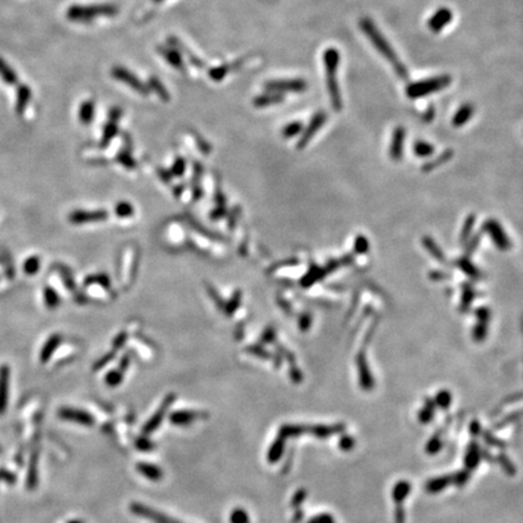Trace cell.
<instances>
[{
	"label": "cell",
	"instance_id": "obj_11",
	"mask_svg": "<svg viewBox=\"0 0 523 523\" xmlns=\"http://www.w3.org/2000/svg\"><path fill=\"white\" fill-rule=\"evenodd\" d=\"M453 18L452 11L448 8H441L435 12L428 22L429 29L433 33H440L444 27L448 26Z\"/></svg>",
	"mask_w": 523,
	"mask_h": 523
},
{
	"label": "cell",
	"instance_id": "obj_51",
	"mask_svg": "<svg viewBox=\"0 0 523 523\" xmlns=\"http://www.w3.org/2000/svg\"><path fill=\"white\" fill-rule=\"evenodd\" d=\"M471 431H472V433H474V431H475L476 434H478V431H480V425H478L477 422H474L471 424Z\"/></svg>",
	"mask_w": 523,
	"mask_h": 523
},
{
	"label": "cell",
	"instance_id": "obj_35",
	"mask_svg": "<svg viewBox=\"0 0 523 523\" xmlns=\"http://www.w3.org/2000/svg\"><path fill=\"white\" fill-rule=\"evenodd\" d=\"M302 128H303L302 123H297V121H296V123H292V124L287 125V126L284 128L283 133H284L285 137H287V138H289V137H294V136H296V134H298L300 131H302Z\"/></svg>",
	"mask_w": 523,
	"mask_h": 523
},
{
	"label": "cell",
	"instance_id": "obj_37",
	"mask_svg": "<svg viewBox=\"0 0 523 523\" xmlns=\"http://www.w3.org/2000/svg\"><path fill=\"white\" fill-rule=\"evenodd\" d=\"M123 380V373L120 371H112L109 372L106 377V381H107L108 385L111 387H115V385L120 384V381Z\"/></svg>",
	"mask_w": 523,
	"mask_h": 523
},
{
	"label": "cell",
	"instance_id": "obj_40",
	"mask_svg": "<svg viewBox=\"0 0 523 523\" xmlns=\"http://www.w3.org/2000/svg\"><path fill=\"white\" fill-rule=\"evenodd\" d=\"M436 403L440 407H442V408H447L450 403L449 393H447V391H442V393L438 394L436 397Z\"/></svg>",
	"mask_w": 523,
	"mask_h": 523
},
{
	"label": "cell",
	"instance_id": "obj_53",
	"mask_svg": "<svg viewBox=\"0 0 523 523\" xmlns=\"http://www.w3.org/2000/svg\"><path fill=\"white\" fill-rule=\"evenodd\" d=\"M153 2H155V3H160V2H162V0H153Z\"/></svg>",
	"mask_w": 523,
	"mask_h": 523
},
{
	"label": "cell",
	"instance_id": "obj_24",
	"mask_svg": "<svg viewBox=\"0 0 523 523\" xmlns=\"http://www.w3.org/2000/svg\"><path fill=\"white\" fill-rule=\"evenodd\" d=\"M285 443H286V440L283 437L277 436L275 438V441L272 442L270 448L268 450V462L269 463H276L278 459L283 457V453L285 450Z\"/></svg>",
	"mask_w": 523,
	"mask_h": 523
},
{
	"label": "cell",
	"instance_id": "obj_30",
	"mask_svg": "<svg viewBox=\"0 0 523 523\" xmlns=\"http://www.w3.org/2000/svg\"><path fill=\"white\" fill-rule=\"evenodd\" d=\"M44 302L50 309H56L59 305V296L52 287L46 286L44 289Z\"/></svg>",
	"mask_w": 523,
	"mask_h": 523
},
{
	"label": "cell",
	"instance_id": "obj_17",
	"mask_svg": "<svg viewBox=\"0 0 523 523\" xmlns=\"http://www.w3.org/2000/svg\"><path fill=\"white\" fill-rule=\"evenodd\" d=\"M137 471L150 481H160L164 477V472L158 465L150 463H138L136 466Z\"/></svg>",
	"mask_w": 523,
	"mask_h": 523
},
{
	"label": "cell",
	"instance_id": "obj_16",
	"mask_svg": "<svg viewBox=\"0 0 523 523\" xmlns=\"http://www.w3.org/2000/svg\"><path fill=\"white\" fill-rule=\"evenodd\" d=\"M62 342V337L59 334H52L48 338L45 344H44L42 347V352H40V362L46 363L49 362V360L51 359V356L54 355L56 349L59 346V344Z\"/></svg>",
	"mask_w": 523,
	"mask_h": 523
},
{
	"label": "cell",
	"instance_id": "obj_20",
	"mask_svg": "<svg viewBox=\"0 0 523 523\" xmlns=\"http://www.w3.org/2000/svg\"><path fill=\"white\" fill-rule=\"evenodd\" d=\"M474 112H475V108L471 103H465V104L460 106V108L457 111L456 114H454L452 124L456 127L463 126V125L468 123L470 119H471Z\"/></svg>",
	"mask_w": 523,
	"mask_h": 523
},
{
	"label": "cell",
	"instance_id": "obj_14",
	"mask_svg": "<svg viewBox=\"0 0 523 523\" xmlns=\"http://www.w3.org/2000/svg\"><path fill=\"white\" fill-rule=\"evenodd\" d=\"M107 217L104 211H74L69 215V221L74 224H83L86 222L102 221Z\"/></svg>",
	"mask_w": 523,
	"mask_h": 523
},
{
	"label": "cell",
	"instance_id": "obj_21",
	"mask_svg": "<svg viewBox=\"0 0 523 523\" xmlns=\"http://www.w3.org/2000/svg\"><path fill=\"white\" fill-rule=\"evenodd\" d=\"M308 433V425H293V424H285L278 429L277 436L285 438L290 437H298L300 435Z\"/></svg>",
	"mask_w": 523,
	"mask_h": 523
},
{
	"label": "cell",
	"instance_id": "obj_28",
	"mask_svg": "<svg viewBox=\"0 0 523 523\" xmlns=\"http://www.w3.org/2000/svg\"><path fill=\"white\" fill-rule=\"evenodd\" d=\"M409 492H411V483L409 482L400 481L399 483H396V486L393 490V498L396 504L402 503L409 494Z\"/></svg>",
	"mask_w": 523,
	"mask_h": 523
},
{
	"label": "cell",
	"instance_id": "obj_29",
	"mask_svg": "<svg viewBox=\"0 0 523 523\" xmlns=\"http://www.w3.org/2000/svg\"><path fill=\"white\" fill-rule=\"evenodd\" d=\"M480 458H481V453H480V450H478L477 444L471 443L470 444L468 453H466V458H465V463H466V466H468V469H475L476 466H477L478 462H480Z\"/></svg>",
	"mask_w": 523,
	"mask_h": 523
},
{
	"label": "cell",
	"instance_id": "obj_49",
	"mask_svg": "<svg viewBox=\"0 0 523 523\" xmlns=\"http://www.w3.org/2000/svg\"><path fill=\"white\" fill-rule=\"evenodd\" d=\"M484 438H486V441H487V442L490 443V444H493V446H497V447H503V443L500 442L499 440H497V438L492 437L491 435L488 434V433L484 434Z\"/></svg>",
	"mask_w": 523,
	"mask_h": 523
},
{
	"label": "cell",
	"instance_id": "obj_18",
	"mask_svg": "<svg viewBox=\"0 0 523 523\" xmlns=\"http://www.w3.org/2000/svg\"><path fill=\"white\" fill-rule=\"evenodd\" d=\"M32 98V90L26 84H21L16 91V112L17 114H22L26 111L28 103Z\"/></svg>",
	"mask_w": 523,
	"mask_h": 523
},
{
	"label": "cell",
	"instance_id": "obj_3",
	"mask_svg": "<svg viewBox=\"0 0 523 523\" xmlns=\"http://www.w3.org/2000/svg\"><path fill=\"white\" fill-rule=\"evenodd\" d=\"M118 14V8L112 4H98V5H73L67 10L65 16L72 22L79 23H90L93 18L99 16H115Z\"/></svg>",
	"mask_w": 523,
	"mask_h": 523
},
{
	"label": "cell",
	"instance_id": "obj_45",
	"mask_svg": "<svg viewBox=\"0 0 523 523\" xmlns=\"http://www.w3.org/2000/svg\"><path fill=\"white\" fill-rule=\"evenodd\" d=\"M419 419L423 423H428L433 419V407H427L419 413Z\"/></svg>",
	"mask_w": 523,
	"mask_h": 523
},
{
	"label": "cell",
	"instance_id": "obj_19",
	"mask_svg": "<svg viewBox=\"0 0 523 523\" xmlns=\"http://www.w3.org/2000/svg\"><path fill=\"white\" fill-rule=\"evenodd\" d=\"M284 101V95L278 92H272V91H268L264 95L257 96L255 99H253V104L256 106L257 108H265L269 107V106L277 104V103Z\"/></svg>",
	"mask_w": 523,
	"mask_h": 523
},
{
	"label": "cell",
	"instance_id": "obj_48",
	"mask_svg": "<svg viewBox=\"0 0 523 523\" xmlns=\"http://www.w3.org/2000/svg\"><path fill=\"white\" fill-rule=\"evenodd\" d=\"M395 517H396V523L405 522V513H403V509H402V506H401V504H397Z\"/></svg>",
	"mask_w": 523,
	"mask_h": 523
},
{
	"label": "cell",
	"instance_id": "obj_31",
	"mask_svg": "<svg viewBox=\"0 0 523 523\" xmlns=\"http://www.w3.org/2000/svg\"><path fill=\"white\" fill-rule=\"evenodd\" d=\"M149 87L158 93V96L160 97L162 101H170V93L167 92V90L165 89L164 85L161 84V81L158 79L156 77H152L149 79Z\"/></svg>",
	"mask_w": 523,
	"mask_h": 523
},
{
	"label": "cell",
	"instance_id": "obj_6",
	"mask_svg": "<svg viewBox=\"0 0 523 523\" xmlns=\"http://www.w3.org/2000/svg\"><path fill=\"white\" fill-rule=\"evenodd\" d=\"M112 75L114 79H117L121 83L126 84L131 89L137 91L141 95H148L149 87H147L145 84L141 81L136 75L131 73L130 71L125 69L123 67H114L112 69Z\"/></svg>",
	"mask_w": 523,
	"mask_h": 523
},
{
	"label": "cell",
	"instance_id": "obj_32",
	"mask_svg": "<svg viewBox=\"0 0 523 523\" xmlns=\"http://www.w3.org/2000/svg\"><path fill=\"white\" fill-rule=\"evenodd\" d=\"M40 269V258L37 256H32L29 258L26 259L23 264V270L27 275L32 276V275H36Z\"/></svg>",
	"mask_w": 523,
	"mask_h": 523
},
{
	"label": "cell",
	"instance_id": "obj_15",
	"mask_svg": "<svg viewBox=\"0 0 523 523\" xmlns=\"http://www.w3.org/2000/svg\"><path fill=\"white\" fill-rule=\"evenodd\" d=\"M345 430L344 424H336V425H314L310 427L308 425V433L312 434L318 438H327L332 435L340 434Z\"/></svg>",
	"mask_w": 523,
	"mask_h": 523
},
{
	"label": "cell",
	"instance_id": "obj_13",
	"mask_svg": "<svg viewBox=\"0 0 523 523\" xmlns=\"http://www.w3.org/2000/svg\"><path fill=\"white\" fill-rule=\"evenodd\" d=\"M121 117V109L119 108H113L111 113H109V121L108 124L106 125L104 131H103V137H102V147L107 146L113 137L115 136V133L118 132V120Z\"/></svg>",
	"mask_w": 523,
	"mask_h": 523
},
{
	"label": "cell",
	"instance_id": "obj_12",
	"mask_svg": "<svg viewBox=\"0 0 523 523\" xmlns=\"http://www.w3.org/2000/svg\"><path fill=\"white\" fill-rule=\"evenodd\" d=\"M10 373V368L8 365H3L0 367V414L5 412L6 406H8Z\"/></svg>",
	"mask_w": 523,
	"mask_h": 523
},
{
	"label": "cell",
	"instance_id": "obj_10",
	"mask_svg": "<svg viewBox=\"0 0 523 523\" xmlns=\"http://www.w3.org/2000/svg\"><path fill=\"white\" fill-rule=\"evenodd\" d=\"M327 120V114L325 112H319L312 117L311 121L309 123V126L305 128L304 133H303L302 138L298 142V148H304V147L308 145V142L312 138V136L318 132L320 128L324 126V124Z\"/></svg>",
	"mask_w": 523,
	"mask_h": 523
},
{
	"label": "cell",
	"instance_id": "obj_5",
	"mask_svg": "<svg viewBox=\"0 0 523 523\" xmlns=\"http://www.w3.org/2000/svg\"><path fill=\"white\" fill-rule=\"evenodd\" d=\"M265 89L272 92H304L308 89V83L304 79L271 80L265 84Z\"/></svg>",
	"mask_w": 523,
	"mask_h": 523
},
{
	"label": "cell",
	"instance_id": "obj_41",
	"mask_svg": "<svg viewBox=\"0 0 523 523\" xmlns=\"http://www.w3.org/2000/svg\"><path fill=\"white\" fill-rule=\"evenodd\" d=\"M355 446V440L352 436H343L339 440V447L343 450H350Z\"/></svg>",
	"mask_w": 523,
	"mask_h": 523
},
{
	"label": "cell",
	"instance_id": "obj_8",
	"mask_svg": "<svg viewBox=\"0 0 523 523\" xmlns=\"http://www.w3.org/2000/svg\"><path fill=\"white\" fill-rule=\"evenodd\" d=\"M59 418L64 419V421H71L74 423H79L81 425H85V427H91V425L95 424V418L83 409H77V408H71V407H63L58 411Z\"/></svg>",
	"mask_w": 523,
	"mask_h": 523
},
{
	"label": "cell",
	"instance_id": "obj_7",
	"mask_svg": "<svg viewBox=\"0 0 523 523\" xmlns=\"http://www.w3.org/2000/svg\"><path fill=\"white\" fill-rule=\"evenodd\" d=\"M175 400H176V395H173V394H170V395L165 397V400L162 401L161 406L159 407L158 411L153 414L152 418H150L149 421L145 424V427L142 428V434H145V435L152 434L153 431H155L156 429L160 427L162 419L165 418L166 413H167L168 408H170V406L172 405V403L175 402Z\"/></svg>",
	"mask_w": 523,
	"mask_h": 523
},
{
	"label": "cell",
	"instance_id": "obj_34",
	"mask_svg": "<svg viewBox=\"0 0 523 523\" xmlns=\"http://www.w3.org/2000/svg\"><path fill=\"white\" fill-rule=\"evenodd\" d=\"M230 67L231 65H229V64H224V65H219V67H217V68H214V69H211L208 72L210 78L215 81L222 80L225 75H227L228 72L230 71Z\"/></svg>",
	"mask_w": 523,
	"mask_h": 523
},
{
	"label": "cell",
	"instance_id": "obj_52",
	"mask_svg": "<svg viewBox=\"0 0 523 523\" xmlns=\"http://www.w3.org/2000/svg\"><path fill=\"white\" fill-rule=\"evenodd\" d=\"M68 523H84L83 521H80V519H73V521H69Z\"/></svg>",
	"mask_w": 523,
	"mask_h": 523
},
{
	"label": "cell",
	"instance_id": "obj_47",
	"mask_svg": "<svg viewBox=\"0 0 523 523\" xmlns=\"http://www.w3.org/2000/svg\"><path fill=\"white\" fill-rule=\"evenodd\" d=\"M117 212L119 216H128V215H131L132 210H131V207L127 205V203H120V205H118Z\"/></svg>",
	"mask_w": 523,
	"mask_h": 523
},
{
	"label": "cell",
	"instance_id": "obj_33",
	"mask_svg": "<svg viewBox=\"0 0 523 523\" xmlns=\"http://www.w3.org/2000/svg\"><path fill=\"white\" fill-rule=\"evenodd\" d=\"M230 523H250L247 512L241 507H237L230 513Z\"/></svg>",
	"mask_w": 523,
	"mask_h": 523
},
{
	"label": "cell",
	"instance_id": "obj_9",
	"mask_svg": "<svg viewBox=\"0 0 523 523\" xmlns=\"http://www.w3.org/2000/svg\"><path fill=\"white\" fill-rule=\"evenodd\" d=\"M207 413L206 412H200V411H176L170 414V422L172 424L178 425V427H187V425L192 424L193 422L199 421V419H206L207 418Z\"/></svg>",
	"mask_w": 523,
	"mask_h": 523
},
{
	"label": "cell",
	"instance_id": "obj_42",
	"mask_svg": "<svg viewBox=\"0 0 523 523\" xmlns=\"http://www.w3.org/2000/svg\"><path fill=\"white\" fill-rule=\"evenodd\" d=\"M441 447H442V443H441L440 438H438L437 436H435V437L433 438V440H430V442L428 443V446H427V450H428V453L434 454V453L438 452V450H440Z\"/></svg>",
	"mask_w": 523,
	"mask_h": 523
},
{
	"label": "cell",
	"instance_id": "obj_1",
	"mask_svg": "<svg viewBox=\"0 0 523 523\" xmlns=\"http://www.w3.org/2000/svg\"><path fill=\"white\" fill-rule=\"evenodd\" d=\"M360 27H361V30L365 33V36L369 39V42L373 44V46L377 49L379 54L383 55V57L387 59V61L390 62V64L393 65L396 74L399 75L401 79L406 80L407 78H408L407 68L403 65L402 62L400 61L399 56L396 55V52L391 48L389 42L385 39L383 34L379 32L378 28L374 26V23L371 21V18H362V20L360 21Z\"/></svg>",
	"mask_w": 523,
	"mask_h": 523
},
{
	"label": "cell",
	"instance_id": "obj_2",
	"mask_svg": "<svg viewBox=\"0 0 523 523\" xmlns=\"http://www.w3.org/2000/svg\"><path fill=\"white\" fill-rule=\"evenodd\" d=\"M340 63V54L336 48H328L324 52V65L326 73V84L330 93L332 107L336 112H340L343 107L342 92L337 79L338 67Z\"/></svg>",
	"mask_w": 523,
	"mask_h": 523
},
{
	"label": "cell",
	"instance_id": "obj_46",
	"mask_svg": "<svg viewBox=\"0 0 523 523\" xmlns=\"http://www.w3.org/2000/svg\"><path fill=\"white\" fill-rule=\"evenodd\" d=\"M452 478H453V482H456V484H458V486H463V484H464L465 482L468 481L469 471L459 472V474H457L456 476H453Z\"/></svg>",
	"mask_w": 523,
	"mask_h": 523
},
{
	"label": "cell",
	"instance_id": "obj_4",
	"mask_svg": "<svg viewBox=\"0 0 523 523\" xmlns=\"http://www.w3.org/2000/svg\"><path fill=\"white\" fill-rule=\"evenodd\" d=\"M450 83H452V77L450 75H440V77H434L430 78V79L415 81V83L409 84L407 86L406 95L411 99L422 98L424 96L444 90L450 85Z\"/></svg>",
	"mask_w": 523,
	"mask_h": 523
},
{
	"label": "cell",
	"instance_id": "obj_22",
	"mask_svg": "<svg viewBox=\"0 0 523 523\" xmlns=\"http://www.w3.org/2000/svg\"><path fill=\"white\" fill-rule=\"evenodd\" d=\"M159 52L164 56L166 61L178 71L183 69V59H182L180 52L173 48H159Z\"/></svg>",
	"mask_w": 523,
	"mask_h": 523
},
{
	"label": "cell",
	"instance_id": "obj_39",
	"mask_svg": "<svg viewBox=\"0 0 523 523\" xmlns=\"http://www.w3.org/2000/svg\"><path fill=\"white\" fill-rule=\"evenodd\" d=\"M136 447L140 450H152L155 447V444L146 436H141L136 440Z\"/></svg>",
	"mask_w": 523,
	"mask_h": 523
},
{
	"label": "cell",
	"instance_id": "obj_25",
	"mask_svg": "<svg viewBox=\"0 0 523 523\" xmlns=\"http://www.w3.org/2000/svg\"><path fill=\"white\" fill-rule=\"evenodd\" d=\"M95 115V103L93 101H85L81 103L79 109V120L81 124L89 125Z\"/></svg>",
	"mask_w": 523,
	"mask_h": 523
},
{
	"label": "cell",
	"instance_id": "obj_26",
	"mask_svg": "<svg viewBox=\"0 0 523 523\" xmlns=\"http://www.w3.org/2000/svg\"><path fill=\"white\" fill-rule=\"evenodd\" d=\"M0 78L8 85H15L18 80L17 74L15 73V71L2 57H0Z\"/></svg>",
	"mask_w": 523,
	"mask_h": 523
},
{
	"label": "cell",
	"instance_id": "obj_38",
	"mask_svg": "<svg viewBox=\"0 0 523 523\" xmlns=\"http://www.w3.org/2000/svg\"><path fill=\"white\" fill-rule=\"evenodd\" d=\"M306 498V491L305 490H299L297 491V493L294 494L292 500H291V505H292L293 509H299L300 505H302L304 499Z\"/></svg>",
	"mask_w": 523,
	"mask_h": 523
},
{
	"label": "cell",
	"instance_id": "obj_27",
	"mask_svg": "<svg viewBox=\"0 0 523 523\" xmlns=\"http://www.w3.org/2000/svg\"><path fill=\"white\" fill-rule=\"evenodd\" d=\"M452 482V476H442V477L433 478V480L429 481L425 488H427V491L430 492V493H436V492H440L442 491L443 488L448 487Z\"/></svg>",
	"mask_w": 523,
	"mask_h": 523
},
{
	"label": "cell",
	"instance_id": "obj_50",
	"mask_svg": "<svg viewBox=\"0 0 523 523\" xmlns=\"http://www.w3.org/2000/svg\"><path fill=\"white\" fill-rule=\"evenodd\" d=\"M302 519H303V511H302V510L297 509L296 515H294V517H293V522L294 523H298L299 521H302Z\"/></svg>",
	"mask_w": 523,
	"mask_h": 523
},
{
	"label": "cell",
	"instance_id": "obj_36",
	"mask_svg": "<svg viewBox=\"0 0 523 523\" xmlns=\"http://www.w3.org/2000/svg\"><path fill=\"white\" fill-rule=\"evenodd\" d=\"M433 147L425 142H416L414 145V152L419 156H427L433 153Z\"/></svg>",
	"mask_w": 523,
	"mask_h": 523
},
{
	"label": "cell",
	"instance_id": "obj_44",
	"mask_svg": "<svg viewBox=\"0 0 523 523\" xmlns=\"http://www.w3.org/2000/svg\"><path fill=\"white\" fill-rule=\"evenodd\" d=\"M499 462H500V464H502L504 470H505L507 474H510V475L515 474V468H513V465L511 464V462H510V460L507 459L505 456H500L499 457Z\"/></svg>",
	"mask_w": 523,
	"mask_h": 523
},
{
	"label": "cell",
	"instance_id": "obj_23",
	"mask_svg": "<svg viewBox=\"0 0 523 523\" xmlns=\"http://www.w3.org/2000/svg\"><path fill=\"white\" fill-rule=\"evenodd\" d=\"M403 140H405V130H403V127H397L394 131L393 142H391V156L394 159H400L401 154H402Z\"/></svg>",
	"mask_w": 523,
	"mask_h": 523
},
{
	"label": "cell",
	"instance_id": "obj_43",
	"mask_svg": "<svg viewBox=\"0 0 523 523\" xmlns=\"http://www.w3.org/2000/svg\"><path fill=\"white\" fill-rule=\"evenodd\" d=\"M308 523H334V519L328 513H321L312 517Z\"/></svg>",
	"mask_w": 523,
	"mask_h": 523
}]
</instances>
